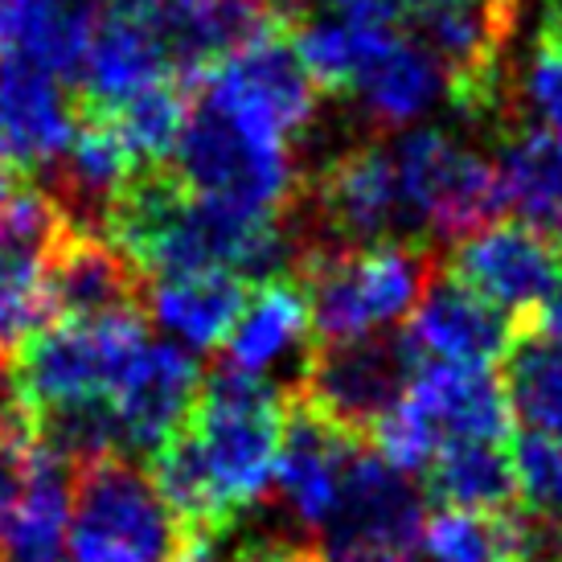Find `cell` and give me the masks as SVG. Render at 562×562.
<instances>
[{
	"label": "cell",
	"mask_w": 562,
	"mask_h": 562,
	"mask_svg": "<svg viewBox=\"0 0 562 562\" xmlns=\"http://www.w3.org/2000/svg\"><path fill=\"white\" fill-rule=\"evenodd\" d=\"M292 394L271 378L214 370L177 436L148 456V481L186 530L222 533L276 481Z\"/></svg>",
	"instance_id": "obj_1"
},
{
	"label": "cell",
	"mask_w": 562,
	"mask_h": 562,
	"mask_svg": "<svg viewBox=\"0 0 562 562\" xmlns=\"http://www.w3.org/2000/svg\"><path fill=\"white\" fill-rule=\"evenodd\" d=\"M108 238L153 280L231 271L243 283L283 280L300 255L283 218L243 214L189 193L172 172L148 169L108 205Z\"/></svg>",
	"instance_id": "obj_2"
},
{
	"label": "cell",
	"mask_w": 562,
	"mask_h": 562,
	"mask_svg": "<svg viewBox=\"0 0 562 562\" xmlns=\"http://www.w3.org/2000/svg\"><path fill=\"white\" fill-rule=\"evenodd\" d=\"M431 283L427 243L321 247L300 255V292L313 316V345L382 337L415 313Z\"/></svg>",
	"instance_id": "obj_3"
},
{
	"label": "cell",
	"mask_w": 562,
	"mask_h": 562,
	"mask_svg": "<svg viewBox=\"0 0 562 562\" xmlns=\"http://www.w3.org/2000/svg\"><path fill=\"white\" fill-rule=\"evenodd\" d=\"M514 427L509 391L481 366H419L406 394L374 427L378 456L398 472H423L452 443H501Z\"/></svg>",
	"instance_id": "obj_4"
},
{
	"label": "cell",
	"mask_w": 562,
	"mask_h": 562,
	"mask_svg": "<svg viewBox=\"0 0 562 562\" xmlns=\"http://www.w3.org/2000/svg\"><path fill=\"white\" fill-rule=\"evenodd\" d=\"M144 313H115L99 321H54L16 349L4 374L13 386V406L25 419L99 403L115 394L132 358L148 345Z\"/></svg>",
	"instance_id": "obj_5"
},
{
	"label": "cell",
	"mask_w": 562,
	"mask_h": 562,
	"mask_svg": "<svg viewBox=\"0 0 562 562\" xmlns=\"http://www.w3.org/2000/svg\"><path fill=\"white\" fill-rule=\"evenodd\" d=\"M66 562H172L186 526L160 501L148 472L124 456L75 464Z\"/></svg>",
	"instance_id": "obj_6"
},
{
	"label": "cell",
	"mask_w": 562,
	"mask_h": 562,
	"mask_svg": "<svg viewBox=\"0 0 562 562\" xmlns=\"http://www.w3.org/2000/svg\"><path fill=\"white\" fill-rule=\"evenodd\" d=\"M169 165L189 193L243 214L283 218L296 198V165L288 144L259 136L198 99Z\"/></svg>",
	"instance_id": "obj_7"
},
{
	"label": "cell",
	"mask_w": 562,
	"mask_h": 562,
	"mask_svg": "<svg viewBox=\"0 0 562 562\" xmlns=\"http://www.w3.org/2000/svg\"><path fill=\"white\" fill-rule=\"evenodd\" d=\"M391 160L406 231L415 243H423L419 235L469 238L505 210L493 160L460 144L452 132L439 127L403 132L391 144Z\"/></svg>",
	"instance_id": "obj_8"
},
{
	"label": "cell",
	"mask_w": 562,
	"mask_h": 562,
	"mask_svg": "<svg viewBox=\"0 0 562 562\" xmlns=\"http://www.w3.org/2000/svg\"><path fill=\"white\" fill-rule=\"evenodd\" d=\"M427 505L411 476L361 448L349 460L337 509L321 526V562H415Z\"/></svg>",
	"instance_id": "obj_9"
},
{
	"label": "cell",
	"mask_w": 562,
	"mask_h": 562,
	"mask_svg": "<svg viewBox=\"0 0 562 562\" xmlns=\"http://www.w3.org/2000/svg\"><path fill=\"white\" fill-rule=\"evenodd\" d=\"M189 87L198 103L283 144L313 124L316 94H321L313 75L300 63L292 30H276L250 42Z\"/></svg>",
	"instance_id": "obj_10"
},
{
	"label": "cell",
	"mask_w": 562,
	"mask_h": 562,
	"mask_svg": "<svg viewBox=\"0 0 562 562\" xmlns=\"http://www.w3.org/2000/svg\"><path fill=\"white\" fill-rule=\"evenodd\" d=\"M419 370L406 341L366 337V341L313 345L300 366L296 403L308 406L345 436L361 439L391 415L406 394V382Z\"/></svg>",
	"instance_id": "obj_11"
},
{
	"label": "cell",
	"mask_w": 562,
	"mask_h": 562,
	"mask_svg": "<svg viewBox=\"0 0 562 562\" xmlns=\"http://www.w3.org/2000/svg\"><path fill=\"white\" fill-rule=\"evenodd\" d=\"M70 231L75 218L46 189L21 186L0 205V366L46 328V263Z\"/></svg>",
	"instance_id": "obj_12"
},
{
	"label": "cell",
	"mask_w": 562,
	"mask_h": 562,
	"mask_svg": "<svg viewBox=\"0 0 562 562\" xmlns=\"http://www.w3.org/2000/svg\"><path fill=\"white\" fill-rule=\"evenodd\" d=\"M448 276L517 325H533L542 304L562 288V247L526 222H488L456 243Z\"/></svg>",
	"instance_id": "obj_13"
},
{
	"label": "cell",
	"mask_w": 562,
	"mask_h": 562,
	"mask_svg": "<svg viewBox=\"0 0 562 562\" xmlns=\"http://www.w3.org/2000/svg\"><path fill=\"white\" fill-rule=\"evenodd\" d=\"M177 79L198 82L222 58L276 30H292L296 13L283 0H148Z\"/></svg>",
	"instance_id": "obj_14"
},
{
	"label": "cell",
	"mask_w": 562,
	"mask_h": 562,
	"mask_svg": "<svg viewBox=\"0 0 562 562\" xmlns=\"http://www.w3.org/2000/svg\"><path fill=\"white\" fill-rule=\"evenodd\" d=\"M313 202L325 231L341 238L345 247L398 243L406 231L398 177L386 144H358L328 160L313 181ZM403 243L411 238L403 235Z\"/></svg>",
	"instance_id": "obj_15"
},
{
	"label": "cell",
	"mask_w": 562,
	"mask_h": 562,
	"mask_svg": "<svg viewBox=\"0 0 562 562\" xmlns=\"http://www.w3.org/2000/svg\"><path fill=\"white\" fill-rule=\"evenodd\" d=\"M75 79H79V111L87 115L120 108L160 79H177L148 13V0H108V9H99L91 46Z\"/></svg>",
	"instance_id": "obj_16"
},
{
	"label": "cell",
	"mask_w": 562,
	"mask_h": 562,
	"mask_svg": "<svg viewBox=\"0 0 562 562\" xmlns=\"http://www.w3.org/2000/svg\"><path fill=\"white\" fill-rule=\"evenodd\" d=\"M521 333H526V325H517L514 316L484 304L476 292L456 283L452 276H443V280L427 283V292L411 313L403 341L419 366L443 361V366L493 370L497 361L514 353Z\"/></svg>",
	"instance_id": "obj_17"
},
{
	"label": "cell",
	"mask_w": 562,
	"mask_h": 562,
	"mask_svg": "<svg viewBox=\"0 0 562 562\" xmlns=\"http://www.w3.org/2000/svg\"><path fill=\"white\" fill-rule=\"evenodd\" d=\"M198 394H202L198 358L181 345L148 337V345L132 358L111 394V411L120 423L124 448L157 456L189 423Z\"/></svg>",
	"instance_id": "obj_18"
},
{
	"label": "cell",
	"mask_w": 562,
	"mask_h": 562,
	"mask_svg": "<svg viewBox=\"0 0 562 562\" xmlns=\"http://www.w3.org/2000/svg\"><path fill=\"white\" fill-rule=\"evenodd\" d=\"M79 132V103L66 99L63 79L30 63H0V169H49L70 153Z\"/></svg>",
	"instance_id": "obj_19"
},
{
	"label": "cell",
	"mask_w": 562,
	"mask_h": 562,
	"mask_svg": "<svg viewBox=\"0 0 562 562\" xmlns=\"http://www.w3.org/2000/svg\"><path fill=\"white\" fill-rule=\"evenodd\" d=\"M361 452V439L345 436L341 427L325 423L308 406L292 398L288 423H283L280 460H276V484L283 493V505L292 509L300 526L321 530L337 501L349 472V460Z\"/></svg>",
	"instance_id": "obj_20"
},
{
	"label": "cell",
	"mask_w": 562,
	"mask_h": 562,
	"mask_svg": "<svg viewBox=\"0 0 562 562\" xmlns=\"http://www.w3.org/2000/svg\"><path fill=\"white\" fill-rule=\"evenodd\" d=\"M46 304L58 321H99V316L140 308V271L111 238L79 226L58 243L46 263Z\"/></svg>",
	"instance_id": "obj_21"
},
{
	"label": "cell",
	"mask_w": 562,
	"mask_h": 562,
	"mask_svg": "<svg viewBox=\"0 0 562 562\" xmlns=\"http://www.w3.org/2000/svg\"><path fill=\"white\" fill-rule=\"evenodd\" d=\"M99 0H0V63H30L54 79L79 75Z\"/></svg>",
	"instance_id": "obj_22"
},
{
	"label": "cell",
	"mask_w": 562,
	"mask_h": 562,
	"mask_svg": "<svg viewBox=\"0 0 562 562\" xmlns=\"http://www.w3.org/2000/svg\"><path fill=\"white\" fill-rule=\"evenodd\" d=\"M349 99L382 127H403L431 111L448 94L443 66L431 58V49L419 46L415 37L394 30L382 37V46L370 54V63L349 82Z\"/></svg>",
	"instance_id": "obj_23"
},
{
	"label": "cell",
	"mask_w": 562,
	"mask_h": 562,
	"mask_svg": "<svg viewBox=\"0 0 562 562\" xmlns=\"http://www.w3.org/2000/svg\"><path fill=\"white\" fill-rule=\"evenodd\" d=\"M304 345L313 349L308 300L292 276H283V280L255 283L235 328L222 341V353H226V370L267 378V370H276Z\"/></svg>",
	"instance_id": "obj_24"
},
{
	"label": "cell",
	"mask_w": 562,
	"mask_h": 562,
	"mask_svg": "<svg viewBox=\"0 0 562 562\" xmlns=\"http://www.w3.org/2000/svg\"><path fill=\"white\" fill-rule=\"evenodd\" d=\"M493 169L505 210L562 247V144L530 124L501 127Z\"/></svg>",
	"instance_id": "obj_25"
},
{
	"label": "cell",
	"mask_w": 562,
	"mask_h": 562,
	"mask_svg": "<svg viewBox=\"0 0 562 562\" xmlns=\"http://www.w3.org/2000/svg\"><path fill=\"white\" fill-rule=\"evenodd\" d=\"M70 505H75L70 464L42 448L37 439L25 488L0 533V562H66Z\"/></svg>",
	"instance_id": "obj_26"
},
{
	"label": "cell",
	"mask_w": 562,
	"mask_h": 562,
	"mask_svg": "<svg viewBox=\"0 0 562 562\" xmlns=\"http://www.w3.org/2000/svg\"><path fill=\"white\" fill-rule=\"evenodd\" d=\"M247 296L250 283H243L231 271L169 276V280L153 283V292H144L153 321L181 349H210V345L226 341V333L235 328Z\"/></svg>",
	"instance_id": "obj_27"
},
{
	"label": "cell",
	"mask_w": 562,
	"mask_h": 562,
	"mask_svg": "<svg viewBox=\"0 0 562 562\" xmlns=\"http://www.w3.org/2000/svg\"><path fill=\"white\" fill-rule=\"evenodd\" d=\"M423 481L443 509L501 514L517 497L514 460L501 443H452L423 469Z\"/></svg>",
	"instance_id": "obj_28"
},
{
	"label": "cell",
	"mask_w": 562,
	"mask_h": 562,
	"mask_svg": "<svg viewBox=\"0 0 562 562\" xmlns=\"http://www.w3.org/2000/svg\"><path fill=\"white\" fill-rule=\"evenodd\" d=\"M193 87L186 79H160L153 87H144L140 94H132L127 103L111 111H99L115 132L132 160L148 169H165L177 153V140L186 132V120L193 111ZM87 115V111H82Z\"/></svg>",
	"instance_id": "obj_29"
},
{
	"label": "cell",
	"mask_w": 562,
	"mask_h": 562,
	"mask_svg": "<svg viewBox=\"0 0 562 562\" xmlns=\"http://www.w3.org/2000/svg\"><path fill=\"white\" fill-rule=\"evenodd\" d=\"M427 562H526V514L439 509L423 530Z\"/></svg>",
	"instance_id": "obj_30"
},
{
	"label": "cell",
	"mask_w": 562,
	"mask_h": 562,
	"mask_svg": "<svg viewBox=\"0 0 562 562\" xmlns=\"http://www.w3.org/2000/svg\"><path fill=\"white\" fill-rule=\"evenodd\" d=\"M505 361V391L514 415L530 423V431L562 443V349L526 328Z\"/></svg>",
	"instance_id": "obj_31"
},
{
	"label": "cell",
	"mask_w": 562,
	"mask_h": 562,
	"mask_svg": "<svg viewBox=\"0 0 562 562\" xmlns=\"http://www.w3.org/2000/svg\"><path fill=\"white\" fill-rule=\"evenodd\" d=\"M140 172L144 169L132 160V153L120 140V132L103 115H82L79 111V132H75L70 153H66L70 189L79 198H87V202L111 205Z\"/></svg>",
	"instance_id": "obj_32"
},
{
	"label": "cell",
	"mask_w": 562,
	"mask_h": 562,
	"mask_svg": "<svg viewBox=\"0 0 562 562\" xmlns=\"http://www.w3.org/2000/svg\"><path fill=\"white\" fill-rule=\"evenodd\" d=\"M517 103L526 108L538 132L562 144V21L550 16L538 30L521 79H517Z\"/></svg>",
	"instance_id": "obj_33"
},
{
	"label": "cell",
	"mask_w": 562,
	"mask_h": 562,
	"mask_svg": "<svg viewBox=\"0 0 562 562\" xmlns=\"http://www.w3.org/2000/svg\"><path fill=\"white\" fill-rule=\"evenodd\" d=\"M509 460H514L521 505L533 517L562 521V443L538 436V431H521V436H514Z\"/></svg>",
	"instance_id": "obj_34"
},
{
	"label": "cell",
	"mask_w": 562,
	"mask_h": 562,
	"mask_svg": "<svg viewBox=\"0 0 562 562\" xmlns=\"http://www.w3.org/2000/svg\"><path fill=\"white\" fill-rule=\"evenodd\" d=\"M33 452H37V436H33L30 419L13 403L0 406V533L9 526L16 497L25 488Z\"/></svg>",
	"instance_id": "obj_35"
},
{
	"label": "cell",
	"mask_w": 562,
	"mask_h": 562,
	"mask_svg": "<svg viewBox=\"0 0 562 562\" xmlns=\"http://www.w3.org/2000/svg\"><path fill=\"white\" fill-rule=\"evenodd\" d=\"M337 16L349 21H366V25H382V30H398V25H415L423 0H325Z\"/></svg>",
	"instance_id": "obj_36"
},
{
	"label": "cell",
	"mask_w": 562,
	"mask_h": 562,
	"mask_svg": "<svg viewBox=\"0 0 562 562\" xmlns=\"http://www.w3.org/2000/svg\"><path fill=\"white\" fill-rule=\"evenodd\" d=\"M235 562H321V554L308 547H280V542H267V547L243 550Z\"/></svg>",
	"instance_id": "obj_37"
},
{
	"label": "cell",
	"mask_w": 562,
	"mask_h": 562,
	"mask_svg": "<svg viewBox=\"0 0 562 562\" xmlns=\"http://www.w3.org/2000/svg\"><path fill=\"white\" fill-rule=\"evenodd\" d=\"M530 333H538L542 341H550L554 349H562V288L547 300V304H542V313L533 316Z\"/></svg>",
	"instance_id": "obj_38"
},
{
	"label": "cell",
	"mask_w": 562,
	"mask_h": 562,
	"mask_svg": "<svg viewBox=\"0 0 562 562\" xmlns=\"http://www.w3.org/2000/svg\"><path fill=\"white\" fill-rule=\"evenodd\" d=\"M13 189H16V177L9 169H0V205L9 202V193H13Z\"/></svg>",
	"instance_id": "obj_39"
},
{
	"label": "cell",
	"mask_w": 562,
	"mask_h": 562,
	"mask_svg": "<svg viewBox=\"0 0 562 562\" xmlns=\"http://www.w3.org/2000/svg\"><path fill=\"white\" fill-rule=\"evenodd\" d=\"M554 4H559V13H562V0H554Z\"/></svg>",
	"instance_id": "obj_40"
}]
</instances>
